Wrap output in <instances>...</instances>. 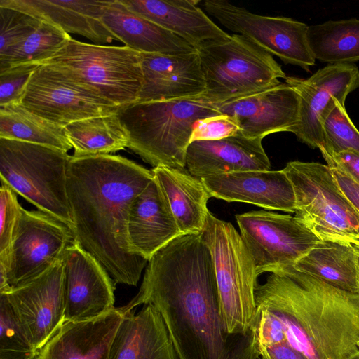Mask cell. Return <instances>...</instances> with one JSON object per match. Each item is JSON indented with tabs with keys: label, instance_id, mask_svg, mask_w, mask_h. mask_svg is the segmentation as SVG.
Returning a JSON list of instances; mask_svg holds the SVG:
<instances>
[{
	"label": "cell",
	"instance_id": "17",
	"mask_svg": "<svg viewBox=\"0 0 359 359\" xmlns=\"http://www.w3.org/2000/svg\"><path fill=\"white\" fill-rule=\"evenodd\" d=\"M220 114L233 118L239 134L255 139L290 132L298 122L299 97L285 82L234 100L215 104Z\"/></svg>",
	"mask_w": 359,
	"mask_h": 359
},
{
	"label": "cell",
	"instance_id": "13",
	"mask_svg": "<svg viewBox=\"0 0 359 359\" xmlns=\"http://www.w3.org/2000/svg\"><path fill=\"white\" fill-rule=\"evenodd\" d=\"M72 230L54 217L21 206L8 269L12 288L23 285L62 259L74 242Z\"/></svg>",
	"mask_w": 359,
	"mask_h": 359
},
{
	"label": "cell",
	"instance_id": "29",
	"mask_svg": "<svg viewBox=\"0 0 359 359\" xmlns=\"http://www.w3.org/2000/svg\"><path fill=\"white\" fill-rule=\"evenodd\" d=\"M65 130L74 157L110 154L128 147V135L118 114L79 120Z\"/></svg>",
	"mask_w": 359,
	"mask_h": 359
},
{
	"label": "cell",
	"instance_id": "37",
	"mask_svg": "<svg viewBox=\"0 0 359 359\" xmlns=\"http://www.w3.org/2000/svg\"><path fill=\"white\" fill-rule=\"evenodd\" d=\"M39 64H23L0 72V106L19 103L29 80Z\"/></svg>",
	"mask_w": 359,
	"mask_h": 359
},
{
	"label": "cell",
	"instance_id": "7",
	"mask_svg": "<svg viewBox=\"0 0 359 359\" xmlns=\"http://www.w3.org/2000/svg\"><path fill=\"white\" fill-rule=\"evenodd\" d=\"M211 103L234 100L267 89L287 77L271 54L235 34L197 49Z\"/></svg>",
	"mask_w": 359,
	"mask_h": 359
},
{
	"label": "cell",
	"instance_id": "35",
	"mask_svg": "<svg viewBox=\"0 0 359 359\" xmlns=\"http://www.w3.org/2000/svg\"><path fill=\"white\" fill-rule=\"evenodd\" d=\"M41 22L25 12L0 6V58L32 34Z\"/></svg>",
	"mask_w": 359,
	"mask_h": 359
},
{
	"label": "cell",
	"instance_id": "25",
	"mask_svg": "<svg viewBox=\"0 0 359 359\" xmlns=\"http://www.w3.org/2000/svg\"><path fill=\"white\" fill-rule=\"evenodd\" d=\"M123 312L109 359H178L163 320L153 306L144 305L137 313Z\"/></svg>",
	"mask_w": 359,
	"mask_h": 359
},
{
	"label": "cell",
	"instance_id": "30",
	"mask_svg": "<svg viewBox=\"0 0 359 359\" xmlns=\"http://www.w3.org/2000/svg\"><path fill=\"white\" fill-rule=\"evenodd\" d=\"M0 138L41 144L67 152L72 149L65 127L30 112L20 103L0 106Z\"/></svg>",
	"mask_w": 359,
	"mask_h": 359
},
{
	"label": "cell",
	"instance_id": "18",
	"mask_svg": "<svg viewBox=\"0 0 359 359\" xmlns=\"http://www.w3.org/2000/svg\"><path fill=\"white\" fill-rule=\"evenodd\" d=\"M143 80L136 102L203 95L205 81L198 52L180 55L140 53Z\"/></svg>",
	"mask_w": 359,
	"mask_h": 359
},
{
	"label": "cell",
	"instance_id": "14",
	"mask_svg": "<svg viewBox=\"0 0 359 359\" xmlns=\"http://www.w3.org/2000/svg\"><path fill=\"white\" fill-rule=\"evenodd\" d=\"M285 82L299 97L298 122L290 132L310 148L319 149L323 123L336 102L345 106L348 95L359 88V69L354 64L327 65L307 79L287 76Z\"/></svg>",
	"mask_w": 359,
	"mask_h": 359
},
{
	"label": "cell",
	"instance_id": "9",
	"mask_svg": "<svg viewBox=\"0 0 359 359\" xmlns=\"http://www.w3.org/2000/svg\"><path fill=\"white\" fill-rule=\"evenodd\" d=\"M41 64L62 68L120 108L137 102L142 84L140 53L126 46L91 44L71 37Z\"/></svg>",
	"mask_w": 359,
	"mask_h": 359
},
{
	"label": "cell",
	"instance_id": "38",
	"mask_svg": "<svg viewBox=\"0 0 359 359\" xmlns=\"http://www.w3.org/2000/svg\"><path fill=\"white\" fill-rule=\"evenodd\" d=\"M235 120L224 114L198 121L192 132L191 142L196 140H215L234 135L238 132Z\"/></svg>",
	"mask_w": 359,
	"mask_h": 359
},
{
	"label": "cell",
	"instance_id": "10",
	"mask_svg": "<svg viewBox=\"0 0 359 359\" xmlns=\"http://www.w3.org/2000/svg\"><path fill=\"white\" fill-rule=\"evenodd\" d=\"M236 219L257 276L285 273L320 241L296 216L259 210L237 215Z\"/></svg>",
	"mask_w": 359,
	"mask_h": 359
},
{
	"label": "cell",
	"instance_id": "41",
	"mask_svg": "<svg viewBox=\"0 0 359 359\" xmlns=\"http://www.w3.org/2000/svg\"><path fill=\"white\" fill-rule=\"evenodd\" d=\"M260 354H264L270 359H307L286 342L262 348Z\"/></svg>",
	"mask_w": 359,
	"mask_h": 359
},
{
	"label": "cell",
	"instance_id": "45",
	"mask_svg": "<svg viewBox=\"0 0 359 359\" xmlns=\"http://www.w3.org/2000/svg\"><path fill=\"white\" fill-rule=\"evenodd\" d=\"M358 351H359V342H358Z\"/></svg>",
	"mask_w": 359,
	"mask_h": 359
},
{
	"label": "cell",
	"instance_id": "3",
	"mask_svg": "<svg viewBox=\"0 0 359 359\" xmlns=\"http://www.w3.org/2000/svg\"><path fill=\"white\" fill-rule=\"evenodd\" d=\"M255 299L280 322L285 342L307 359H348L358 351L359 294L292 269L271 273Z\"/></svg>",
	"mask_w": 359,
	"mask_h": 359
},
{
	"label": "cell",
	"instance_id": "27",
	"mask_svg": "<svg viewBox=\"0 0 359 359\" xmlns=\"http://www.w3.org/2000/svg\"><path fill=\"white\" fill-rule=\"evenodd\" d=\"M151 171L182 235L201 233L209 212L207 203L212 197L202 180L185 169L159 165Z\"/></svg>",
	"mask_w": 359,
	"mask_h": 359
},
{
	"label": "cell",
	"instance_id": "31",
	"mask_svg": "<svg viewBox=\"0 0 359 359\" xmlns=\"http://www.w3.org/2000/svg\"><path fill=\"white\" fill-rule=\"evenodd\" d=\"M308 39L316 60L329 65L359 61V20H330L309 26Z\"/></svg>",
	"mask_w": 359,
	"mask_h": 359
},
{
	"label": "cell",
	"instance_id": "26",
	"mask_svg": "<svg viewBox=\"0 0 359 359\" xmlns=\"http://www.w3.org/2000/svg\"><path fill=\"white\" fill-rule=\"evenodd\" d=\"M102 20L116 40L139 53L180 55L197 51L181 37L131 11L120 0H108Z\"/></svg>",
	"mask_w": 359,
	"mask_h": 359
},
{
	"label": "cell",
	"instance_id": "39",
	"mask_svg": "<svg viewBox=\"0 0 359 359\" xmlns=\"http://www.w3.org/2000/svg\"><path fill=\"white\" fill-rule=\"evenodd\" d=\"M321 154L327 165L340 168L359 184V153L346 150L333 155Z\"/></svg>",
	"mask_w": 359,
	"mask_h": 359
},
{
	"label": "cell",
	"instance_id": "22",
	"mask_svg": "<svg viewBox=\"0 0 359 359\" xmlns=\"http://www.w3.org/2000/svg\"><path fill=\"white\" fill-rule=\"evenodd\" d=\"M123 314L114 307L96 318L65 322L36 359H109Z\"/></svg>",
	"mask_w": 359,
	"mask_h": 359
},
{
	"label": "cell",
	"instance_id": "6",
	"mask_svg": "<svg viewBox=\"0 0 359 359\" xmlns=\"http://www.w3.org/2000/svg\"><path fill=\"white\" fill-rule=\"evenodd\" d=\"M70 158L57 148L0 138L1 183L72 230L67 189Z\"/></svg>",
	"mask_w": 359,
	"mask_h": 359
},
{
	"label": "cell",
	"instance_id": "4",
	"mask_svg": "<svg viewBox=\"0 0 359 359\" xmlns=\"http://www.w3.org/2000/svg\"><path fill=\"white\" fill-rule=\"evenodd\" d=\"M128 148L154 168L185 169L186 154L196 123L220 114L203 95L135 102L117 113Z\"/></svg>",
	"mask_w": 359,
	"mask_h": 359
},
{
	"label": "cell",
	"instance_id": "11",
	"mask_svg": "<svg viewBox=\"0 0 359 359\" xmlns=\"http://www.w3.org/2000/svg\"><path fill=\"white\" fill-rule=\"evenodd\" d=\"M30 112L61 126L85 118L117 114L115 106L62 68L40 64L19 102Z\"/></svg>",
	"mask_w": 359,
	"mask_h": 359
},
{
	"label": "cell",
	"instance_id": "40",
	"mask_svg": "<svg viewBox=\"0 0 359 359\" xmlns=\"http://www.w3.org/2000/svg\"><path fill=\"white\" fill-rule=\"evenodd\" d=\"M328 166L339 189L359 213V184L340 168Z\"/></svg>",
	"mask_w": 359,
	"mask_h": 359
},
{
	"label": "cell",
	"instance_id": "20",
	"mask_svg": "<svg viewBox=\"0 0 359 359\" xmlns=\"http://www.w3.org/2000/svg\"><path fill=\"white\" fill-rule=\"evenodd\" d=\"M262 140L236 134L219 140L193 141L187 150L186 167L191 175L200 179L249 170H269L271 163Z\"/></svg>",
	"mask_w": 359,
	"mask_h": 359
},
{
	"label": "cell",
	"instance_id": "12",
	"mask_svg": "<svg viewBox=\"0 0 359 359\" xmlns=\"http://www.w3.org/2000/svg\"><path fill=\"white\" fill-rule=\"evenodd\" d=\"M203 6L226 29L246 37L285 64L306 72L315 65L305 23L287 17L255 14L226 0H206Z\"/></svg>",
	"mask_w": 359,
	"mask_h": 359
},
{
	"label": "cell",
	"instance_id": "34",
	"mask_svg": "<svg viewBox=\"0 0 359 359\" xmlns=\"http://www.w3.org/2000/svg\"><path fill=\"white\" fill-rule=\"evenodd\" d=\"M321 153L337 154L346 150L359 153V131L348 115L345 106L337 102L323 126Z\"/></svg>",
	"mask_w": 359,
	"mask_h": 359
},
{
	"label": "cell",
	"instance_id": "19",
	"mask_svg": "<svg viewBox=\"0 0 359 359\" xmlns=\"http://www.w3.org/2000/svg\"><path fill=\"white\" fill-rule=\"evenodd\" d=\"M201 180L212 197L295 213L293 186L283 170H249Z\"/></svg>",
	"mask_w": 359,
	"mask_h": 359
},
{
	"label": "cell",
	"instance_id": "1",
	"mask_svg": "<svg viewBox=\"0 0 359 359\" xmlns=\"http://www.w3.org/2000/svg\"><path fill=\"white\" fill-rule=\"evenodd\" d=\"M150 304L161 314L178 359H259L256 331L232 334L219 311L215 268L201 233L177 237L148 261L123 311Z\"/></svg>",
	"mask_w": 359,
	"mask_h": 359
},
{
	"label": "cell",
	"instance_id": "5",
	"mask_svg": "<svg viewBox=\"0 0 359 359\" xmlns=\"http://www.w3.org/2000/svg\"><path fill=\"white\" fill-rule=\"evenodd\" d=\"M201 233L211 252L226 330L232 334L255 332L258 276L240 233L230 222L217 218L210 211Z\"/></svg>",
	"mask_w": 359,
	"mask_h": 359
},
{
	"label": "cell",
	"instance_id": "42",
	"mask_svg": "<svg viewBox=\"0 0 359 359\" xmlns=\"http://www.w3.org/2000/svg\"><path fill=\"white\" fill-rule=\"evenodd\" d=\"M348 359H359V351L351 355Z\"/></svg>",
	"mask_w": 359,
	"mask_h": 359
},
{
	"label": "cell",
	"instance_id": "16",
	"mask_svg": "<svg viewBox=\"0 0 359 359\" xmlns=\"http://www.w3.org/2000/svg\"><path fill=\"white\" fill-rule=\"evenodd\" d=\"M65 321H83L114 308L115 282L100 262L75 239L64 256Z\"/></svg>",
	"mask_w": 359,
	"mask_h": 359
},
{
	"label": "cell",
	"instance_id": "28",
	"mask_svg": "<svg viewBox=\"0 0 359 359\" xmlns=\"http://www.w3.org/2000/svg\"><path fill=\"white\" fill-rule=\"evenodd\" d=\"M359 248L320 240L294 265L293 269L337 288L358 293Z\"/></svg>",
	"mask_w": 359,
	"mask_h": 359
},
{
	"label": "cell",
	"instance_id": "15",
	"mask_svg": "<svg viewBox=\"0 0 359 359\" xmlns=\"http://www.w3.org/2000/svg\"><path fill=\"white\" fill-rule=\"evenodd\" d=\"M6 294L31 344L39 352L65 322L64 257Z\"/></svg>",
	"mask_w": 359,
	"mask_h": 359
},
{
	"label": "cell",
	"instance_id": "33",
	"mask_svg": "<svg viewBox=\"0 0 359 359\" xmlns=\"http://www.w3.org/2000/svg\"><path fill=\"white\" fill-rule=\"evenodd\" d=\"M31 344L6 294H0V359H36Z\"/></svg>",
	"mask_w": 359,
	"mask_h": 359
},
{
	"label": "cell",
	"instance_id": "8",
	"mask_svg": "<svg viewBox=\"0 0 359 359\" xmlns=\"http://www.w3.org/2000/svg\"><path fill=\"white\" fill-rule=\"evenodd\" d=\"M283 170L293 186L295 216L320 240L359 248V213L339 189L331 168L294 161Z\"/></svg>",
	"mask_w": 359,
	"mask_h": 359
},
{
	"label": "cell",
	"instance_id": "43",
	"mask_svg": "<svg viewBox=\"0 0 359 359\" xmlns=\"http://www.w3.org/2000/svg\"><path fill=\"white\" fill-rule=\"evenodd\" d=\"M259 359H270V358L269 357H267L266 355H265L264 354H260Z\"/></svg>",
	"mask_w": 359,
	"mask_h": 359
},
{
	"label": "cell",
	"instance_id": "32",
	"mask_svg": "<svg viewBox=\"0 0 359 359\" xmlns=\"http://www.w3.org/2000/svg\"><path fill=\"white\" fill-rule=\"evenodd\" d=\"M71 38L60 27L41 20L27 37L0 58V72L23 64H41L54 55Z\"/></svg>",
	"mask_w": 359,
	"mask_h": 359
},
{
	"label": "cell",
	"instance_id": "21",
	"mask_svg": "<svg viewBox=\"0 0 359 359\" xmlns=\"http://www.w3.org/2000/svg\"><path fill=\"white\" fill-rule=\"evenodd\" d=\"M180 235L167 199L153 178L130 205L127 223L130 251L149 261Z\"/></svg>",
	"mask_w": 359,
	"mask_h": 359
},
{
	"label": "cell",
	"instance_id": "2",
	"mask_svg": "<svg viewBox=\"0 0 359 359\" xmlns=\"http://www.w3.org/2000/svg\"><path fill=\"white\" fill-rule=\"evenodd\" d=\"M153 178L151 170L121 156H71L67 189L74 239L116 283L136 286L147 264L130 251L127 223L133 200Z\"/></svg>",
	"mask_w": 359,
	"mask_h": 359
},
{
	"label": "cell",
	"instance_id": "36",
	"mask_svg": "<svg viewBox=\"0 0 359 359\" xmlns=\"http://www.w3.org/2000/svg\"><path fill=\"white\" fill-rule=\"evenodd\" d=\"M21 205L17 194L8 185L1 183L0 187V264L7 270L9 266L11 250Z\"/></svg>",
	"mask_w": 359,
	"mask_h": 359
},
{
	"label": "cell",
	"instance_id": "44",
	"mask_svg": "<svg viewBox=\"0 0 359 359\" xmlns=\"http://www.w3.org/2000/svg\"><path fill=\"white\" fill-rule=\"evenodd\" d=\"M358 266H359V254H358ZM358 294H359V288H358Z\"/></svg>",
	"mask_w": 359,
	"mask_h": 359
},
{
	"label": "cell",
	"instance_id": "23",
	"mask_svg": "<svg viewBox=\"0 0 359 359\" xmlns=\"http://www.w3.org/2000/svg\"><path fill=\"white\" fill-rule=\"evenodd\" d=\"M120 1L131 11L181 37L196 50L230 37L198 6V1Z\"/></svg>",
	"mask_w": 359,
	"mask_h": 359
},
{
	"label": "cell",
	"instance_id": "24",
	"mask_svg": "<svg viewBox=\"0 0 359 359\" xmlns=\"http://www.w3.org/2000/svg\"><path fill=\"white\" fill-rule=\"evenodd\" d=\"M107 1L1 0L0 6L25 12L52 23L67 34L83 36L95 44L116 40L102 20Z\"/></svg>",
	"mask_w": 359,
	"mask_h": 359
}]
</instances>
